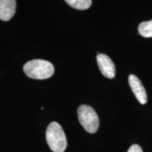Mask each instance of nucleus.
I'll return each instance as SVG.
<instances>
[{
    "label": "nucleus",
    "mask_w": 152,
    "mask_h": 152,
    "mask_svg": "<svg viewBox=\"0 0 152 152\" xmlns=\"http://www.w3.org/2000/svg\"><path fill=\"white\" fill-rule=\"evenodd\" d=\"M139 33L144 37H152V20L142 22L139 25Z\"/></svg>",
    "instance_id": "8"
},
{
    "label": "nucleus",
    "mask_w": 152,
    "mask_h": 152,
    "mask_svg": "<svg viewBox=\"0 0 152 152\" xmlns=\"http://www.w3.org/2000/svg\"><path fill=\"white\" fill-rule=\"evenodd\" d=\"M96 61L101 73L106 77L112 79L115 77V68L113 62L107 55L98 54Z\"/></svg>",
    "instance_id": "4"
},
{
    "label": "nucleus",
    "mask_w": 152,
    "mask_h": 152,
    "mask_svg": "<svg viewBox=\"0 0 152 152\" xmlns=\"http://www.w3.org/2000/svg\"><path fill=\"white\" fill-rule=\"evenodd\" d=\"M23 71L30 78L45 80L51 77L54 73V67L52 63L43 59H34L26 63Z\"/></svg>",
    "instance_id": "1"
},
{
    "label": "nucleus",
    "mask_w": 152,
    "mask_h": 152,
    "mask_svg": "<svg viewBox=\"0 0 152 152\" xmlns=\"http://www.w3.org/2000/svg\"><path fill=\"white\" fill-rule=\"evenodd\" d=\"M16 1L14 0H0V20L8 21L16 12Z\"/></svg>",
    "instance_id": "6"
},
{
    "label": "nucleus",
    "mask_w": 152,
    "mask_h": 152,
    "mask_svg": "<svg viewBox=\"0 0 152 152\" xmlns=\"http://www.w3.org/2000/svg\"><path fill=\"white\" fill-rule=\"evenodd\" d=\"M129 85L133 94L136 96L138 102L142 104H145L147 102V95L145 89L140 80L134 75H130L128 77Z\"/></svg>",
    "instance_id": "5"
},
{
    "label": "nucleus",
    "mask_w": 152,
    "mask_h": 152,
    "mask_svg": "<svg viewBox=\"0 0 152 152\" xmlns=\"http://www.w3.org/2000/svg\"><path fill=\"white\" fill-rule=\"evenodd\" d=\"M128 152H143L142 151V148L137 144H133L129 148Z\"/></svg>",
    "instance_id": "9"
},
{
    "label": "nucleus",
    "mask_w": 152,
    "mask_h": 152,
    "mask_svg": "<svg viewBox=\"0 0 152 152\" xmlns=\"http://www.w3.org/2000/svg\"><path fill=\"white\" fill-rule=\"evenodd\" d=\"M77 117L83 128L89 133H95L99 126V120L97 113L92 107L81 105L77 109Z\"/></svg>",
    "instance_id": "3"
},
{
    "label": "nucleus",
    "mask_w": 152,
    "mask_h": 152,
    "mask_svg": "<svg viewBox=\"0 0 152 152\" xmlns=\"http://www.w3.org/2000/svg\"><path fill=\"white\" fill-rule=\"evenodd\" d=\"M66 2L74 9L78 10H86L92 5L91 0H66Z\"/></svg>",
    "instance_id": "7"
},
{
    "label": "nucleus",
    "mask_w": 152,
    "mask_h": 152,
    "mask_svg": "<svg viewBox=\"0 0 152 152\" xmlns=\"http://www.w3.org/2000/svg\"><path fill=\"white\" fill-rule=\"evenodd\" d=\"M46 140L49 147L54 152H64L67 147L65 133L56 122H52L47 127Z\"/></svg>",
    "instance_id": "2"
}]
</instances>
